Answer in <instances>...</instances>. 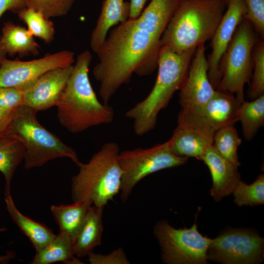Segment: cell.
Here are the masks:
<instances>
[{
    "label": "cell",
    "instance_id": "cell-20",
    "mask_svg": "<svg viewBox=\"0 0 264 264\" xmlns=\"http://www.w3.org/2000/svg\"><path fill=\"white\" fill-rule=\"evenodd\" d=\"M0 43L10 56L18 54L22 58L39 54V45L27 29L10 21L3 24Z\"/></svg>",
    "mask_w": 264,
    "mask_h": 264
},
{
    "label": "cell",
    "instance_id": "cell-3",
    "mask_svg": "<svg viewBox=\"0 0 264 264\" xmlns=\"http://www.w3.org/2000/svg\"><path fill=\"white\" fill-rule=\"evenodd\" d=\"M196 49L179 53L166 47L160 48L157 76L151 91L126 113V116L133 120L135 134L143 136L155 128L159 112L181 88Z\"/></svg>",
    "mask_w": 264,
    "mask_h": 264
},
{
    "label": "cell",
    "instance_id": "cell-21",
    "mask_svg": "<svg viewBox=\"0 0 264 264\" xmlns=\"http://www.w3.org/2000/svg\"><path fill=\"white\" fill-rule=\"evenodd\" d=\"M7 210L12 220L32 243L36 252L52 241L56 235L45 225L23 215L16 206L11 194L5 196Z\"/></svg>",
    "mask_w": 264,
    "mask_h": 264
},
{
    "label": "cell",
    "instance_id": "cell-6",
    "mask_svg": "<svg viewBox=\"0 0 264 264\" xmlns=\"http://www.w3.org/2000/svg\"><path fill=\"white\" fill-rule=\"evenodd\" d=\"M37 111L23 104L13 112L5 134L23 145L24 167L26 170L41 167L58 158H68L78 166L76 152L44 127L36 118Z\"/></svg>",
    "mask_w": 264,
    "mask_h": 264
},
{
    "label": "cell",
    "instance_id": "cell-8",
    "mask_svg": "<svg viewBox=\"0 0 264 264\" xmlns=\"http://www.w3.org/2000/svg\"><path fill=\"white\" fill-rule=\"evenodd\" d=\"M187 160V157L174 154L168 141L149 148L120 152L118 161L122 171L121 199L125 202L133 187L146 176L161 170L181 166Z\"/></svg>",
    "mask_w": 264,
    "mask_h": 264
},
{
    "label": "cell",
    "instance_id": "cell-36",
    "mask_svg": "<svg viewBox=\"0 0 264 264\" xmlns=\"http://www.w3.org/2000/svg\"><path fill=\"white\" fill-rule=\"evenodd\" d=\"M13 112H10L0 109V134L7 130L10 123Z\"/></svg>",
    "mask_w": 264,
    "mask_h": 264
},
{
    "label": "cell",
    "instance_id": "cell-34",
    "mask_svg": "<svg viewBox=\"0 0 264 264\" xmlns=\"http://www.w3.org/2000/svg\"><path fill=\"white\" fill-rule=\"evenodd\" d=\"M26 0H0V19L6 11L18 13L26 8Z\"/></svg>",
    "mask_w": 264,
    "mask_h": 264
},
{
    "label": "cell",
    "instance_id": "cell-35",
    "mask_svg": "<svg viewBox=\"0 0 264 264\" xmlns=\"http://www.w3.org/2000/svg\"><path fill=\"white\" fill-rule=\"evenodd\" d=\"M147 0H130V11L129 19L138 18L141 14Z\"/></svg>",
    "mask_w": 264,
    "mask_h": 264
},
{
    "label": "cell",
    "instance_id": "cell-27",
    "mask_svg": "<svg viewBox=\"0 0 264 264\" xmlns=\"http://www.w3.org/2000/svg\"><path fill=\"white\" fill-rule=\"evenodd\" d=\"M20 20L27 25V30L33 36L45 43H51L54 39L53 23L45 18L42 13L31 8H25L18 13Z\"/></svg>",
    "mask_w": 264,
    "mask_h": 264
},
{
    "label": "cell",
    "instance_id": "cell-32",
    "mask_svg": "<svg viewBox=\"0 0 264 264\" xmlns=\"http://www.w3.org/2000/svg\"><path fill=\"white\" fill-rule=\"evenodd\" d=\"M24 104L22 90L14 87L0 88V109L12 112Z\"/></svg>",
    "mask_w": 264,
    "mask_h": 264
},
{
    "label": "cell",
    "instance_id": "cell-16",
    "mask_svg": "<svg viewBox=\"0 0 264 264\" xmlns=\"http://www.w3.org/2000/svg\"><path fill=\"white\" fill-rule=\"evenodd\" d=\"M213 136L195 123L177 119V126L168 142L174 154L200 160L202 156L213 145Z\"/></svg>",
    "mask_w": 264,
    "mask_h": 264
},
{
    "label": "cell",
    "instance_id": "cell-5",
    "mask_svg": "<svg viewBox=\"0 0 264 264\" xmlns=\"http://www.w3.org/2000/svg\"><path fill=\"white\" fill-rule=\"evenodd\" d=\"M120 152L114 142L104 144L86 163L80 162L78 173L71 178L73 201L85 200L105 207L120 191L122 171Z\"/></svg>",
    "mask_w": 264,
    "mask_h": 264
},
{
    "label": "cell",
    "instance_id": "cell-11",
    "mask_svg": "<svg viewBox=\"0 0 264 264\" xmlns=\"http://www.w3.org/2000/svg\"><path fill=\"white\" fill-rule=\"evenodd\" d=\"M74 53L62 50L29 61L4 60L0 66V88L23 89L46 72L72 65Z\"/></svg>",
    "mask_w": 264,
    "mask_h": 264
},
{
    "label": "cell",
    "instance_id": "cell-23",
    "mask_svg": "<svg viewBox=\"0 0 264 264\" xmlns=\"http://www.w3.org/2000/svg\"><path fill=\"white\" fill-rule=\"evenodd\" d=\"M56 262L83 264L74 254L72 239L66 233L60 231L48 244L36 252L30 263L50 264Z\"/></svg>",
    "mask_w": 264,
    "mask_h": 264
},
{
    "label": "cell",
    "instance_id": "cell-4",
    "mask_svg": "<svg viewBox=\"0 0 264 264\" xmlns=\"http://www.w3.org/2000/svg\"><path fill=\"white\" fill-rule=\"evenodd\" d=\"M222 0H181L160 40L176 53L196 49L213 37L225 12Z\"/></svg>",
    "mask_w": 264,
    "mask_h": 264
},
{
    "label": "cell",
    "instance_id": "cell-14",
    "mask_svg": "<svg viewBox=\"0 0 264 264\" xmlns=\"http://www.w3.org/2000/svg\"><path fill=\"white\" fill-rule=\"evenodd\" d=\"M73 68L71 65L49 70L22 89L24 105L37 111L56 106Z\"/></svg>",
    "mask_w": 264,
    "mask_h": 264
},
{
    "label": "cell",
    "instance_id": "cell-13",
    "mask_svg": "<svg viewBox=\"0 0 264 264\" xmlns=\"http://www.w3.org/2000/svg\"><path fill=\"white\" fill-rule=\"evenodd\" d=\"M226 7L227 10L210 39L211 51L207 57L209 79L215 89L220 80L219 66L220 59L247 11L244 0H229Z\"/></svg>",
    "mask_w": 264,
    "mask_h": 264
},
{
    "label": "cell",
    "instance_id": "cell-24",
    "mask_svg": "<svg viewBox=\"0 0 264 264\" xmlns=\"http://www.w3.org/2000/svg\"><path fill=\"white\" fill-rule=\"evenodd\" d=\"M25 148L18 139L0 134V172L5 179L4 196L11 194V183L18 166L23 160Z\"/></svg>",
    "mask_w": 264,
    "mask_h": 264
},
{
    "label": "cell",
    "instance_id": "cell-2",
    "mask_svg": "<svg viewBox=\"0 0 264 264\" xmlns=\"http://www.w3.org/2000/svg\"><path fill=\"white\" fill-rule=\"evenodd\" d=\"M91 60L88 50L78 56L56 106L60 123L72 133L110 124L114 119L113 108L99 101L91 86L88 71Z\"/></svg>",
    "mask_w": 264,
    "mask_h": 264
},
{
    "label": "cell",
    "instance_id": "cell-28",
    "mask_svg": "<svg viewBox=\"0 0 264 264\" xmlns=\"http://www.w3.org/2000/svg\"><path fill=\"white\" fill-rule=\"evenodd\" d=\"M232 193L234 197V202L239 206L264 204V175H260L255 181L250 184H247L240 180Z\"/></svg>",
    "mask_w": 264,
    "mask_h": 264
},
{
    "label": "cell",
    "instance_id": "cell-12",
    "mask_svg": "<svg viewBox=\"0 0 264 264\" xmlns=\"http://www.w3.org/2000/svg\"><path fill=\"white\" fill-rule=\"evenodd\" d=\"M205 50L204 44L196 48L186 79L179 90V103L183 110L199 111L216 91L209 79Z\"/></svg>",
    "mask_w": 264,
    "mask_h": 264
},
{
    "label": "cell",
    "instance_id": "cell-1",
    "mask_svg": "<svg viewBox=\"0 0 264 264\" xmlns=\"http://www.w3.org/2000/svg\"><path fill=\"white\" fill-rule=\"evenodd\" d=\"M181 0H151L135 19L112 29L96 54L93 74L99 82V94L108 104L133 73H152L157 67L161 37Z\"/></svg>",
    "mask_w": 264,
    "mask_h": 264
},
{
    "label": "cell",
    "instance_id": "cell-9",
    "mask_svg": "<svg viewBox=\"0 0 264 264\" xmlns=\"http://www.w3.org/2000/svg\"><path fill=\"white\" fill-rule=\"evenodd\" d=\"M161 250V258L168 264H204L211 239L201 234L196 223L190 228L176 229L168 222H157L154 230Z\"/></svg>",
    "mask_w": 264,
    "mask_h": 264
},
{
    "label": "cell",
    "instance_id": "cell-31",
    "mask_svg": "<svg viewBox=\"0 0 264 264\" xmlns=\"http://www.w3.org/2000/svg\"><path fill=\"white\" fill-rule=\"evenodd\" d=\"M246 13L243 18L248 20L254 29L264 40V0H244Z\"/></svg>",
    "mask_w": 264,
    "mask_h": 264
},
{
    "label": "cell",
    "instance_id": "cell-17",
    "mask_svg": "<svg viewBox=\"0 0 264 264\" xmlns=\"http://www.w3.org/2000/svg\"><path fill=\"white\" fill-rule=\"evenodd\" d=\"M208 167L212 178L211 195L216 201L232 193L241 180L238 168L222 157L211 146L201 157Z\"/></svg>",
    "mask_w": 264,
    "mask_h": 264
},
{
    "label": "cell",
    "instance_id": "cell-15",
    "mask_svg": "<svg viewBox=\"0 0 264 264\" xmlns=\"http://www.w3.org/2000/svg\"><path fill=\"white\" fill-rule=\"evenodd\" d=\"M241 104L234 94L216 89L213 96L198 111L182 110L189 118L214 134L223 127L234 125L238 121Z\"/></svg>",
    "mask_w": 264,
    "mask_h": 264
},
{
    "label": "cell",
    "instance_id": "cell-26",
    "mask_svg": "<svg viewBox=\"0 0 264 264\" xmlns=\"http://www.w3.org/2000/svg\"><path fill=\"white\" fill-rule=\"evenodd\" d=\"M241 143L242 139L234 125L219 129L213 136V145L216 151L237 168L240 165L238 149Z\"/></svg>",
    "mask_w": 264,
    "mask_h": 264
},
{
    "label": "cell",
    "instance_id": "cell-22",
    "mask_svg": "<svg viewBox=\"0 0 264 264\" xmlns=\"http://www.w3.org/2000/svg\"><path fill=\"white\" fill-rule=\"evenodd\" d=\"M92 205L88 200H82L73 201L70 204L51 206V212L60 232L69 236L73 242Z\"/></svg>",
    "mask_w": 264,
    "mask_h": 264
},
{
    "label": "cell",
    "instance_id": "cell-25",
    "mask_svg": "<svg viewBox=\"0 0 264 264\" xmlns=\"http://www.w3.org/2000/svg\"><path fill=\"white\" fill-rule=\"evenodd\" d=\"M238 120L241 123L245 139L251 140L264 125V95L249 102H242L239 109Z\"/></svg>",
    "mask_w": 264,
    "mask_h": 264
},
{
    "label": "cell",
    "instance_id": "cell-7",
    "mask_svg": "<svg viewBox=\"0 0 264 264\" xmlns=\"http://www.w3.org/2000/svg\"><path fill=\"white\" fill-rule=\"evenodd\" d=\"M259 37L251 23L243 18L220 62V80L216 89L235 94L240 103L244 101V85L251 79L253 50Z\"/></svg>",
    "mask_w": 264,
    "mask_h": 264
},
{
    "label": "cell",
    "instance_id": "cell-33",
    "mask_svg": "<svg viewBox=\"0 0 264 264\" xmlns=\"http://www.w3.org/2000/svg\"><path fill=\"white\" fill-rule=\"evenodd\" d=\"M88 260L91 264H130L124 250L121 247L106 255L96 254L91 252L88 255Z\"/></svg>",
    "mask_w": 264,
    "mask_h": 264
},
{
    "label": "cell",
    "instance_id": "cell-19",
    "mask_svg": "<svg viewBox=\"0 0 264 264\" xmlns=\"http://www.w3.org/2000/svg\"><path fill=\"white\" fill-rule=\"evenodd\" d=\"M104 207L92 205L73 242L76 257L83 258L101 244L103 231L102 215Z\"/></svg>",
    "mask_w": 264,
    "mask_h": 264
},
{
    "label": "cell",
    "instance_id": "cell-30",
    "mask_svg": "<svg viewBox=\"0 0 264 264\" xmlns=\"http://www.w3.org/2000/svg\"><path fill=\"white\" fill-rule=\"evenodd\" d=\"M78 0H26L27 8L40 11L45 18L63 17L67 15Z\"/></svg>",
    "mask_w": 264,
    "mask_h": 264
},
{
    "label": "cell",
    "instance_id": "cell-29",
    "mask_svg": "<svg viewBox=\"0 0 264 264\" xmlns=\"http://www.w3.org/2000/svg\"><path fill=\"white\" fill-rule=\"evenodd\" d=\"M253 68L247 94L251 100L264 95V42L260 39L252 53Z\"/></svg>",
    "mask_w": 264,
    "mask_h": 264
},
{
    "label": "cell",
    "instance_id": "cell-37",
    "mask_svg": "<svg viewBox=\"0 0 264 264\" xmlns=\"http://www.w3.org/2000/svg\"><path fill=\"white\" fill-rule=\"evenodd\" d=\"M6 228L5 227H0V233L5 231ZM15 254L12 252H9L6 255L0 256V264H6L14 258Z\"/></svg>",
    "mask_w": 264,
    "mask_h": 264
},
{
    "label": "cell",
    "instance_id": "cell-18",
    "mask_svg": "<svg viewBox=\"0 0 264 264\" xmlns=\"http://www.w3.org/2000/svg\"><path fill=\"white\" fill-rule=\"evenodd\" d=\"M130 2L124 0H104L101 12L90 37V45L95 53L105 41L109 30L113 26L128 20Z\"/></svg>",
    "mask_w": 264,
    "mask_h": 264
},
{
    "label": "cell",
    "instance_id": "cell-38",
    "mask_svg": "<svg viewBox=\"0 0 264 264\" xmlns=\"http://www.w3.org/2000/svg\"><path fill=\"white\" fill-rule=\"evenodd\" d=\"M7 53L1 44L0 43V66L2 62L6 59Z\"/></svg>",
    "mask_w": 264,
    "mask_h": 264
},
{
    "label": "cell",
    "instance_id": "cell-10",
    "mask_svg": "<svg viewBox=\"0 0 264 264\" xmlns=\"http://www.w3.org/2000/svg\"><path fill=\"white\" fill-rule=\"evenodd\" d=\"M264 239L250 231L232 230L211 239L208 259L226 264H252L262 261Z\"/></svg>",
    "mask_w": 264,
    "mask_h": 264
},
{
    "label": "cell",
    "instance_id": "cell-39",
    "mask_svg": "<svg viewBox=\"0 0 264 264\" xmlns=\"http://www.w3.org/2000/svg\"><path fill=\"white\" fill-rule=\"evenodd\" d=\"M223 0L224 1H225V2L226 3V4L227 5L228 3V1L229 0Z\"/></svg>",
    "mask_w": 264,
    "mask_h": 264
}]
</instances>
